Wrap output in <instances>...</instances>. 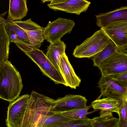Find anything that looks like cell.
<instances>
[{
	"label": "cell",
	"instance_id": "1",
	"mask_svg": "<svg viewBox=\"0 0 127 127\" xmlns=\"http://www.w3.org/2000/svg\"><path fill=\"white\" fill-rule=\"evenodd\" d=\"M23 85L19 72L10 61L0 68V98L11 103L19 97Z\"/></svg>",
	"mask_w": 127,
	"mask_h": 127
},
{
	"label": "cell",
	"instance_id": "2",
	"mask_svg": "<svg viewBox=\"0 0 127 127\" xmlns=\"http://www.w3.org/2000/svg\"><path fill=\"white\" fill-rule=\"evenodd\" d=\"M55 99L32 91L20 127H35L41 117L51 112Z\"/></svg>",
	"mask_w": 127,
	"mask_h": 127
},
{
	"label": "cell",
	"instance_id": "3",
	"mask_svg": "<svg viewBox=\"0 0 127 127\" xmlns=\"http://www.w3.org/2000/svg\"><path fill=\"white\" fill-rule=\"evenodd\" d=\"M110 40L103 30L100 29L77 45L73 55L79 58L93 57L104 48Z\"/></svg>",
	"mask_w": 127,
	"mask_h": 127
},
{
	"label": "cell",
	"instance_id": "4",
	"mask_svg": "<svg viewBox=\"0 0 127 127\" xmlns=\"http://www.w3.org/2000/svg\"><path fill=\"white\" fill-rule=\"evenodd\" d=\"M24 53L38 66L44 75L56 84L65 86V80L61 72L56 68L42 51L35 48Z\"/></svg>",
	"mask_w": 127,
	"mask_h": 127
},
{
	"label": "cell",
	"instance_id": "5",
	"mask_svg": "<svg viewBox=\"0 0 127 127\" xmlns=\"http://www.w3.org/2000/svg\"><path fill=\"white\" fill-rule=\"evenodd\" d=\"M5 31L10 42H13L24 53L31 50L30 41L25 31L23 21H13L8 15L5 21Z\"/></svg>",
	"mask_w": 127,
	"mask_h": 127
},
{
	"label": "cell",
	"instance_id": "6",
	"mask_svg": "<svg viewBox=\"0 0 127 127\" xmlns=\"http://www.w3.org/2000/svg\"><path fill=\"white\" fill-rule=\"evenodd\" d=\"M102 76L127 71V51L118 50L103 61L97 66Z\"/></svg>",
	"mask_w": 127,
	"mask_h": 127
},
{
	"label": "cell",
	"instance_id": "7",
	"mask_svg": "<svg viewBox=\"0 0 127 127\" xmlns=\"http://www.w3.org/2000/svg\"><path fill=\"white\" fill-rule=\"evenodd\" d=\"M75 23L71 20L59 17L49 23L45 28L46 40L53 43L61 40L67 33H70Z\"/></svg>",
	"mask_w": 127,
	"mask_h": 127
},
{
	"label": "cell",
	"instance_id": "8",
	"mask_svg": "<svg viewBox=\"0 0 127 127\" xmlns=\"http://www.w3.org/2000/svg\"><path fill=\"white\" fill-rule=\"evenodd\" d=\"M102 29L119 50L127 51V20L111 23Z\"/></svg>",
	"mask_w": 127,
	"mask_h": 127
},
{
	"label": "cell",
	"instance_id": "9",
	"mask_svg": "<svg viewBox=\"0 0 127 127\" xmlns=\"http://www.w3.org/2000/svg\"><path fill=\"white\" fill-rule=\"evenodd\" d=\"M87 101L85 96L79 95L68 94L55 100L51 112L62 113L82 109L87 106Z\"/></svg>",
	"mask_w": 127,
	"mask_h": 127
},
{
	"label": "cell",
	"instance_id": "10",
	"mask_svg": "<svg viewBox=\"0 0 127 127\" xmlns=\"http://www.w3.org/2000/svg\"><path fill=\"white\" fill-rule=\"evenodd\" d=\"M29 96L28 94L23 95L10 103L5 120L7 127H20Z\"/></svg>",
	"mask_w": 127,
	"mask_h": 127
},
{
	"label": "cell",
	"instance_id": "11",
	"mask_svg": "<svg viewBox=\"0 0 127 127\" xmlns=\"http://www.w3.org/2000/svg\"><path fill=\"white\" fill-rule=\"evenodd\" d=\"M50 1L47 4L50 9L77 15L86 12L91 3L86 0H52Z\"/></svg>",
	"mask_w": 127,
	"mask_h": 127
},
{
	"label": "cell",
	"instance_id": "12",
	"mask_svg": "<svg viewBox=\"0 0 127 127\" xmlns=\"http://www.w3.org/2000/svg\"><path fill=\"white\" fill-rule=\"evenodd\" d=\"M98 84L100 96L109 97L122 100L127 97V89L122 87L107 77L101 76Z\"/></svg>",
	"mask_w": 127,
	"mask_h": 127
},
{
	"label": "cell",
	"instance_id": "13",
	"mask_svg": "<svg viewBox=\"0 0 127 127\" xmlns=\"http://www.w3.org/2000/svg\"><path fill=\"white\" fill-rule=\"evenodd\" d=\"M25 30L28 35L31 50L39 49L46 39L45 28L33 21L31 18L23 21Z\"/></svg>",
	"mask_w": 127,
	"mask_h": 127
},
{
	"label": "cell",
	"instance_id": "14",
	"mask_svg": "<svg viewBox=\"0 0 127 127\" xmlns=\"http://www.w3.org/2000/svg\"><path fill=\"white\" fill-rule=\"evenodd\" d=\"M59 67L65 80V86L75 89L79 86L81 80L76 74L65 53L60 57Z\"/></svg>",
	"mask_w": 127,
	"mask_h": 127
},
{
	"label": "cell",
	"instance_id": "15",
	"mask_svg": "<svg viewBox=\"0 0 127 127\" xmlns=\"http://www.w3.org/2000/svg\"><path fill=\"white\" fill-rule=\"evenodd\" d=\"M97 26L100 29L115 22L127 20V7L123 6L109 12L95 15Z\"/></svg>",
	"mask_w": 127,
	"mask_h": 127
},
{
	"label": "cell",
	"instance_id": "16",
	"mask_svg": "<svg viewBox=\"0 0 127 127\" xmlns=\"http://www.w3.org/2000/svg\"><path fill=\"white\" fill-rule=\"evenodd\" d=\"M66 48L65 44L60 40L54 43H50L45 54L56 68L60 71L59 66L60 57L65 53Z\"/></svg>",
	"mask_w": 127,
	"mask_h": 127
},
{
	"label": "cell",
	"instance_id": "17",
	"mask_svg": "<svg viewBox=\"0 0 127 127\" xmlns=\"http://www.w3.org/2000/svg\"><path fill=\"white\" fill-rule=\"evenodd\" d=\"M5 20L0 15V68L8 61L10 43L5 28Z\"/></svg>",
	"mask_w": 127,
	"mask_h": 127
},
{
	"label": "cell",
	"instance_id": "18",
	"mask_svg": "<svg viewBox=\"0 0 127 127\" xmlns=\"http://www.w3.org/2000/svg\"><path fill=\"white\" fill-rule=\"evenodd\" d=\"M26 0H10L8 16L13 21L21 20L25 17L28 9Z\"/></svg>",
	"mask_w": 127,
	"mask_h": 127
},
{
	"label": "cell",
	"instance_id": "19",
	"mask_svg": "<svg viewBox=\"0 0 127 127\" xmlns=\"http://www.w3.org/2000/svg\"><path fill=\"white\" fill-rule=\"evenodd\" d=\"M122 100L109 97L97 99L91 102L92 107L94 110H102L117 114Z\"/></svg>",
	"mask_w": 127,
	"mask_h": 127
},
{
	"label": "cell",
	"instance_id": "20",
	"mask_svg": "<svg viewBox=\"0 0 127 127\" xmlns=\"http://www.w3.org/2000/svg\"><path fill=\"white\" fill-rule=\"evenodd\" d=\"M71 118L66 116L61 113H53L51 112L42 115L40 117L37 127L44 126L59 123L68 121Z\"/></svg>",
	"mask_w": 127,
	"mask_h": 127
},
{
	"label": "cell",
	"instance_id": "21",
	"mask_svg": "<svg viewBox=\"0 0 127 127\" xmlns=\"http://www.w3.org/2000/svg\"><path fill=\"white\" fill-rule=\"evenodd\" d=\"M118 50H120L110 39L104 48L92 57L94 66L97 67L103 61Z\"/></svg>",
	"mask_w": 127,
	"mask_h": 127
},
{
	"label": "cell",
	"instance_id": "22",
	"mask_svg": "<svg viewBox=\"0 0 127 127\" xmlns=\"http://www.w3.org/2000/svg\"><path fill=\"white\" fill-rule=\"evenodd\" d=\"M44 126L48 127H92V123L91 119L87 117L79 119L71 118L66 121Z\"/></svg>",
	"mask_w": 127,
	"mask_h": 127
},
{
	"label": "cell",
	"instance_id": "23",
	"mask_svg": "<svg viewBox=\"0 0 127 127\" xmlns=\"http://www.w3.org/2000/svg\"><path fill=\"white\" fill-rule=\"evenodd\" d=\"M92 127H118V119L113 117L104 119L96 117L91 119Z\"/></svg>",
	"mask_w": 127,
	"mask_h": 127
},
{
	"label": "cell",
	"instance_id": "24",
	"mask_svg": "<svg viewBox=\"0 0 127 127\" xmlns=\"http://www.w3.org/2000/svg\"><path fill=\"white\" fill-rule=\"evenodd\" d=\"M118 127H127V97L122 99L118 113Z\"/></svg>",
	"mask_w": 127,
	"mask_h": 127
},
{
	"label": "cell",
	"instance_id": "25",
	"mask_svg": "<svg viewBox=\"0 0 127 127\" xmlns=\"http://www.w3.org/2000/svg\"><path fill=\"white\" fill-rule=\"evenodd\" d=\"M92 107L91 105L87 106L85 108L77 110L65 112L61 113L64 115L73 119H79L87 117V115L91 114L98 110H95L94 111L88 112L89 110Z\"/></svg>",
	"mask_w": 127,
	"mask_h": 127
},
{
	"label": "cell",
	"instance_id": "26",
	"mask_svg": "<svg viewBox=\"0 0 127 127\" xmlns=\"http://www.w3.org/2000/svg\"><path fill=\"white\" fill-rule=\"evenodd\" d=\"M107 77L120 86L127 89V71L109 75Z\"/></svg>",
	"mask_w": 127,
	"mask_h": 127
},
{
	"label": "cell",
	"instance_id": "27",
	"mask_svg": "<svg viewBox=\"0 0 127 127\" xmlns=\"http://www.w3.org/2000/svg\"><path fill=\"white\" fill-rule=\"evenodd\" d=\"M100 117L104 119H107L113 117L112 112L101 110Z\"/></svg>",
	"mask_w": 127,
	"mask_h": 127
},
{
	"label": "cell",
	"instance_id": "28",
	"mask_svg": "<svg viewBox=\"0 0 127 127\" xmlns=\"http://www.w3.org/2000/svg\"><path fill=\"white\" fill-rule=\"evenodd\" d=\"M46 127V126H44V127Z\"/></svg>",
	"mask_w": 127,
	"mask_h": 127
},
{
	"label": "cell",
	"instance_id": "29",
	"mask_svg": "<svg viewBox=\"0 0 127 127\" xmlns=\"http://www.w3.org/2000/svg\"><path fill=\"white\" fill-rule=\"evenodd\" d=\"M35 127H37L36 126H35Z\"/></svg>",
	"mask_w": 127,
	"mask_h": 127
}]
</instances>
